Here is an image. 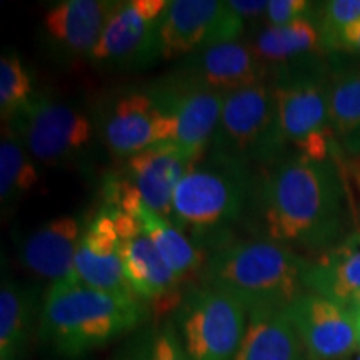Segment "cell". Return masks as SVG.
<instances>
[{
  "label": "cell",
  "instance_id": "obj_2",
  "mask_svg": "<svg viewBox=\"0 0 360 360\" xmlns=\"http://www.w3.org/2000/svg\"><path fill=\"white\" fill-rule=\"evenodd\" d=\"M309 260L264 238H232L207 254L202 285L231 295L255 312H283L307 292Z\"/></svg>",
  "mask_w": 360,
  "mask_h": 360
},
{
  "label": "cell",
  "instance_id": "obj_3",
  "mask_svg": "<svg viewBox=\"0 0 360 360\" xmlns=\"http://www.w3.org/2000/svg\"><path fill=\"white\" fill-rule=\"evenodd\" d=\"M147 315V305L132 294L62 281L44 297L39 337L57 357L77 360L137 328Z\"/></svg>",
  "mask_w": 360,
  "mask_h": 360
},
{
  "label": "cell",
  "instance_id": "obj_14",
  "mask_svg": "<svg viewBox=\"0 0 360 360\" xmlns=\"http://www.w3.org/2000/svg\"><path fill=\"white\" fill-rule=\"evenodd\" d=\"M310 360H339L357 349L352 310L326 297L305 292L285 310Z\"/></svg>",
  "mask_w": 360,
  "mask_h": 360
},
{
  "label": "cell",
  "instance_id": "obj_13",
  "mask_svg": "<svg viewBox=\"0 0 360 360\" xmlns=\"http://www.w3.org/2000/svg\"><path fill=\"white\" fill-rule=\"evenodd\" d=\"M109 209L120 237L125 281L132 294L157 315L175 312L186 294L184 283L162 259L141 220L120 209Z\"/></svg>",
  "mask_w": 360,
  "mask_h": 360
},
{
  "label": "cell",
  "instance_id": "obj_26",
  "mask_svg": "<svg viewBox=\"0 0 360 360\" xmlns=\"http://www.w3.org/2000/svg\"><path fill=\"white\" fill-rule=\"evenodd\" d=\"M39 180L37 162L13 135L11 127L4 125L0 142V204L4 212L29 195L37 187Z\"/></svg>",
  "mask_w": 360,
  "mask_h": 360
},
{
  "label": "cell",
  "instance_id": "obj_16",
  "mask_svg": "<svg viewBox=\"0 0 360 360\" xmlns=\"http://www.w3.org/2000/svg\"><path fill=\"white\" fill-rule=\"evenodd\" d=\"M117 2L112 0H62L42 17L45 45L60 60L90 58Z\"/></svg>",
  "mask_w": 360,
  "mask_h": 360
},
{
  "label": "cell",
  "instance_id": "obj_10",
  "mask_svg": "<svg viewBox=\"0 0 360 360\" xmlns=\"http://www.w3.org/2000/svg\"><path fill=\"white\" fill-rule=\"evenodd\" d=\"M97 139L114 159H129L157 143L174 142V124L147 89H124L92 110Z\"/></svg>",
  "mask_w": 360,
  "mask_h": 360
},
{
  "label": "cell",
  "instance_id": "obj_33",
  "mask_svg": "<svg viewBox=\"0 0 360 360\" xmlns=\"http://www.w3.org/2000/svg\"><path fill=\"white\" fill-rule=\"evenodd\" d=\"M350 174H352L354 186H355V188H357L359 199H360V162H357V164H354L352 167H350Z\"/></svg>",
  "mask_w": 360,
  "mask_h": 360
},
{
  "label": "cell",
  "instance_id": "obj_7",
  "mask_svg": "<svg viewBox=\"0 0 360 360\" xmlns=\"http://www.w3.org/2000/svg\"><path fill=\"white\" fill-rule=\"evenodd\" d=\"M4 125L11 127L32 159L45 167L87 164L97 139L92 110L47 92H35Z\"/></svg>",
  "mask_w": 360,
  "mask_h": 360
},
{
  "label": "cell",
  "instance_id": "obj_25",
  "mask_svg": "<svg viewBox=\"0 0 360 360\" xmlns=\"http://www.w3.org/2000/svg\"><path fill=\"white\" fill-rule=\"evenodd\" d=\"M35 312V292L12 278H4L0 289V360L24 359Z\"/></svg>",
  "mask_w": 360,
  "mask_h": 360
},
{
  "label": "cell",
  "instance_id": "obj_20",
  "mask_svg": "<svg viewBox=\"0 0 360 360\" xmlns=\"http://www.w3.org/2000/svg\"><path fill=\"white\" fill-rule=\"evenodd\" d=\"M305 287L307 292L349 307L360 292V231L345 236L310 262Z\"/></svg>",
  "mask_w": 360,
  "mask_h": 360
},
{
  "label": "cell",
  "instance_id": "obj_19",
  "mask_svg": "<svg viewBox=\"0 0 360 360\" xmlns=\"http://www.w3.org/2000/svg\"><path fill=\"white\" fill-rule=\"evenodd\" d=\"M175 70L225 96L262 84L270 77L269 67L255 56L250 44L242 40L192 53L182 58Z\"/></svg>",
  "mask_w": 360,
  "mask_h": 360
},
{
  "label": "cell",
  "instance_id": "obj_5",
  "mask_svg": "<svg viewBox=\"0 0 360 360\" xmlns=\"http://www.w3.org/2000/svg\"><path fill=\"white\" fill-rule=\"evenodd\" d=\"M287 147L312 159H339L342 147L328 125L330 62L314 56L270 70Z\"/></svg>",
  "mask_w": 360,
  "mask_h": 360
},
{
  "label": "cell",
  "instance_id": "obj_23",
  "mask_svg": "<svg viewBox=\"0 0 360 360\" xmlns=\"http://www.w3.org/2000/svg\"><path fill=\"white\" fill-rule=\"evenodd\" d=\"M249 327L232 360H310L285 312L249 314Z\"/></svg>",
  "mask_w": 360,
  "mask_h": 360
},
{
  "label": "cell",
  "instance_id": "obj_22",
  "mask_svg": "<svg viewBox=\"0 0 360 360\" xmlns=\"http://www.w3.org/2000/svg\"><path fill=\"white\" fill-rule=\"evenodd\" d=\"M250 47L269 70L326 53L315 17L287 25H265L254 35Z\"/></svg>",
  "mask_w": 360,
  "mask_h": 360
},
{
  "label": "cell",
  "instance_id": "obj_11",
  "mask_svg": "<svg viewBox=\"0 0 360 360\" xmlns=\"http://www.w3.org/2000/svg\"><path fill=\"white\" fill-rule=\"evenodd\" d=\"M146 89L157 107L172 120L174 143L202 159L217 130L227 96L177 70Z\"/></svg>",
  "mask_w": 360,
  "mask_h": 360
},
{
  "label": "cell",
  "instance_id": "obj_15",
  "mask_svg": "<svg viewBox=\"0 0 360 360\" xmlns=\"http://www.w3.org/2000/svg\"><path fill=\"white\" fill-rule=\"evenodd\" d=\"M197 160L177 143L164 142L125 159L119 172L148 210L167 219L175 188Z\"/></svg>",
  "mask_w": 360,
  "mask_h": 360
},
{
  "label": "cell",
  "instance_id": "obj_17",
  "mask_svg": "<svg viewBox=\"0 0 360 360\" xmlns=\"http://www.w3.org/2000/svg\"><path fill=\"white\" fill-rule=\"evenodd\" d=\"M90 217L58 215L39 225L19 244V262L27 272L52 283L70 281L80 238Z\"/></svg>",
  "mask_w": 360,
  "mask_h": 360
},
{
  "label": "cell",
  "instance_id": "obj_36",
  "mask_svg": "<svg viewBox=\"0 0 360 360\" xmlns=\"http://www.w3.org/2000/svg\"><path fill=\"white\" fill-rule=\"evenodd\" d=\"M122 360H141V354H130V355H127V357H124Z\"/></svg>",
  "mask_w": 360,
  "mask_h": 360
},
{
  "label": "cell",
  "instance_id": "obj_35",
  "mask_svg": "<svg viewBox=\"0 0 360 360\" xmlns=\"http://www.w3.org/2000/svg\"><path fill=\"white\" fill-rule=\"evenodd\" d=\"M355 317V326H357V349L360 350V315L354 314Z\"/></svg>",
  "mask_w": 360,
  "mask_h": 360
},
{
  "label": "cell",
  "instance_id": "obj_34",
  "mask_svg": "<svg viewBox=\"0 0 360 360\" xmlns=\"http://www.w3.org/2000/svg\"><path fill=\"white\" fill-rule=\"evenodd\" d=\"M349 309L352 310V314H357V315H360V292H359L357 295L354 297V300H352V302H350Z\"/></svg>",
  "mask_w": 360,
  "mask_h": 360
},
{
  "label": "cell",
  "instance_id": "obj_8",
  "mask_svg": "<svg viewBox=\"0 0 360 360\" xmlns=\"http://www.w3.org/2000/svg\"><path fill=\"white\" fill-rule=\"evenodd\" d=\"M249 319L238 300L199 283L187 287L172 321L187 360H232Z\"/></svg>",
  "mask_w": 360,
  "mask_h": 360
},
{
  "label": "cell",
  "instance_id": "obj_1",
  "mask_svg": "<svg viewBox=\"0 0 360 360\" xmlns=\"http://www.w3.org/2000/svg\"><path fill=\"white\" fill-rule=\"evenodd\" d=\"M347 212L339 159L285 152L255 170L244 222L254 238L322 254L344 238Z\"/></svg>",
  "mask_w": 360,
  "mask_h": 360
},
{
  "label": "cell",
  "instance_id": "obj_29",
  "mask_svg": "<svg viewBox=\"0 0 360 360\" xmlns=\"http://www.w3.org/2000/svg\"><path fill=\"white\" fill-rule=\"evenodd\" d=\"M141 360H187L174 321L162 322L139 350Z\"/></svg>",
  "mask_w": 360,
  "mask_h": 360
},
{
  "label": "cell",
  "instance_id": "obj_32",
  "mask_svg": "<svg viewBox=\"0 0 360 360\" xmlns=\"http://www.w3.org/2000/svg\"><path fill=\"white\" fill-rule=\"evenodd\" d=\"M229 6L247 24V22H259L260 19L265 20L269 2L267 0H229Z\"/></svg>",
  "mask_w": 360,
  "mask_h": 360
},
{
  "label": "cell",
  "instance_id": "obj_28",
  "mask_svg": "<svg viewBox=\"0 0 360 360\" xmlns=\"http://www.w3.org/2000/svg\"><path fill=\"white\" fill-rule=\"evenodd\" d=\"M315 20L322 35L323 52L326 45L342 30L360 22V0H328L317 4Z\"/></svg>",
  "mask_w": 360,
  "mask_h": 360
},
{
  "label": "cell",
  "instance_id": "obj_27",
  "mask_svg": "<svg viewBox=\"0 0 360 360\" xmlns=\"http://www.w3.org/2000/svg\"><path fill=\"white\" fill-rule=\"evenodd\" d=\"M35 96L32 75L15 52L0 58V114L8 122Z\"/></svg>",
  "mask_w": 360,
  "mask_h": 360
},
{
  "label": "cell",
  "instance_id": "obj_6",
  "mask_svg": "<svg viewBox=\"0 0 360 360\" xmlns=\"http://www.w3.org/2000/svg\"><path fill=\"white\" fill-rule=\"evenodd\" d=\"M287 148L269 77L262 84L225 97L207 157L255 170L272 164Z\"/></svg>",
  "mask_w": 360,
  "mask_h": 360
},
{
  "label": "cell",
  "instance_id": "obj_24",
  "mask_svg": "<svg viewBox=\"0 0 360 360\" xmlns=\"http://www.w3.org/2000/svg\"><path fill=\"white\" fill-rule=\"evenodd\" d=\"M141 220L143 231L150 240L154 242L162 259L172 270L174 276L186 285L191 283L193 277H199L205 264V252L197 247L186 233L179 231L175 225L162 215L148 210L146 205H141L134 212Z\"/></svg>",
  "mask_w": 360,
  "mask_h": 360
},
{
  "label": "cell",
  "instance_id": "obj_9",
  "mask_svg": "<svg viewBox=\"0 0 360 360\" xmlns=\"http://www.w3.org/2000/svg\"><path fill=\"white\" fill-rule=\"evenodd\" d=\"M167 0L117 2L90 64L105 72L143 70L162 60L160 25Z\"/></svg>",
  "mask_w": 360,
  "mask_h": 360
},
{
  "label": "cell",
  "instance_id": "obj_30",
  "mask_svg": "<svg viewBox=\"0 0 360 360\" xmlns=\"http://www.w3.org/2000/svg\"><path fill=\"white\" fill-rule=\"evenodd\" d=\"M317 4L307 0H269L265 24L267 25H287L292 22L315 17Z\"/></svg>",
  "mask_w": 360,
  "mask_h": 360
},
{
  "label": "cell",
  "instance_id": "obj_12",
  "mask_svg": "<svg viewBox=\"0 0 360 360\" xmlns=\"http://www.w3.org/2000/svg\"><path fill=\"white\" fill-rule=\"evenodd\" d=\"M245 24L229 2L169 0L162 15V60H177L220 44L236 42Z\"/></svg>",
  "mask_w": 360,
  "mask_h": 360
},
{
  "label": "cell",
  "instance_id": "obj_4",
  "mask_svg": "<svg viewBox=\"0 0 360 360\" xmlns=\"http://www.w3.org/2000/svg\"><path fill=\"white\" fill-rule=\"evenodd\" d=\"M254 169L202 157L175 188L170 220L205 255L233 238L244 222L254 186Z\"/></svg>",
  "mask_w": 360,
  "mask_h": 360
},
{
  "label": "cell",
  "instance_id": "obj_21",
  "mask_svg": "<svg viewBox=\"0 0 360 360\" xmlns=\"http://www.w3.org/2000/svg\"><path fill=\"white\" fill-rule=\"evenodd\" d=\"M330 62L328 125L342 150L360 155V57Z\"/></svg>",
  "mask_w": 360,
  "mask_h": 360
},
{
  "label": "cell",
  "instance_id": "obj_18",
  "mask_svg": "<svg viewBox=\"0 0 360 360\" xmlns=\"http://www.w3.org/2000/svg\"><path fill=\"white\" fill-rule=\"evenodd\" d=\"M70 281L90 289L132 294L125 281L120 237L109 207L102 205L90 217L75 254Z\"/></svg>",
  "mask_w": 360,
  "mask_h": 360
},
{
  "label": "cell",
  "instance_id": "obj_31",
  "mask_svg": "<svg viewBox=\"0 0 360 360\" xmlns=\"http://www.w3.org/2000/svg\"><path fill=\"white\" fill-rule=\"evenodd\" d=\"M326 53L330 56H354L360 57V22L347 27L326 45Z\"/></svg>",
  "mask_w": 360,
  "mask_h": 360
}]
</instances>
